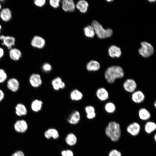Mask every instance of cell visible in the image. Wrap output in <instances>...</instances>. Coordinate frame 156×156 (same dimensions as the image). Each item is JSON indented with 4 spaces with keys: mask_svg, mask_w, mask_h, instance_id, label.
<instances>
[{
    "mask_svg": "<svg viewBox=\"0 0 156 156\" xmlns=\"http://www.w3.org/2000/svg\"><path fill=\"white\" fill-rule=\"evenodd\" d=\"M51 84L53 89L55 90L63 89L65 87V83L59 77H56L53 79L52 81Z\"/></svg>",
    "mask_w": 156,
    "mask_h": 156,
    "instance_id": "5bb4252c",
    "label": "cell"
},
{
    "mask_svg": "<svg viewBox=\"0 0 156 156\" xmlns=\"http://www.w3.org/2000/svg\"><path fill=\"white\" fill-rule=\"evenodd\" d=\"M101 65L97 61L95 60H91L87 64L86 68L89 71H96L100 68Z\"/></svg>",
    "mask_w": 156,
    "mask_h": 156,
    "instance_id": "2e32d148",
    "label": "cell"
},
{
    "mask_svg": "<svg viewBox=\"0 0 156 156\" xmlns=\"http://www.w3.org/2000/svg\"><path fill=\"white\" fill-rule=\"evenodd\" d=\"M80 119V115L79 112L78 111L75 110L69 116L67 120L70 124L75 125L79 122Z\"/></svg>",
    "mask_w": 156,
    "mask_h": 156,
    "instance_id": "e0dca14e",
    "label": "cell"
},
{
    "mask_svg": "<svg viewBox=\"0 0 156 156\" xmlns=\"http://www.w3.org/2000/svg\"><path fill=\"white\" fill-rule=\"evenodd\" d=\"M63 10L66 12H73L75 8V5L73 0H63L62 2Z\"/></svg>",
    "mask_w": 156,
    "mask_h": 156,
    "instance_id": "30bf717a",
    "label": "cell"
},
{
    "mask_svg": "<svg viewBox=\"0 0 156 156\" xmlns=\"http://www.w3.org/2000/svg\"><path fill=\"white\" fill-rule=\"evenodd\" d=\"M1 4L0 3V10L1 9Z\"/></svg>",
    "mask_w": 156,
    "mask_h": 156,
    "instance_id": "bcb514c9",
    "label": "cell"
},
{
    "mask_svg": "<svg viewBox=\"0 0 156 156\" xmlns=\"http://www.w3.org/2000/svg\"><path fill=\"white\" fill-rule=\"evenodd\" d=\"M14 128L17 133H25L28 128V125L27 121L24 119L16 120L14 124Z\"/></svg>",
    "mask_w": 156,
    "mask_h": 156,
    "instance_id": "8992f818",
    "label": "cell"
},
{
    "mask_svg": "<svg viewBox=\"0 0 156 156\" xmlns=\"http://www.w3.org/2000/svg\"><path fill=\"white\" fill-rule=\"evenodd\" d=\"M70 96L71 99L73 101H78L82 99L83 94L80 91L75 89L71 92Z\"/></svg>",
    "mask_w": 156,
    "mask_h": 156,
    "instance_id": "484cf974",
    "label": "cell"
},
{
    "mask_svg": "<svg viewBox=\"0 0 156 156\" xmlns=\"http://www.w3.org/2000/svg\"><path fill=\"white\" fill-rule=\"evenodd\" d=\"M154 107L156 108V101H155L154 102Z\"/></svg>",
    "mask_w": 156,
    "mask_h": 156,
    "instance_id": "7bdbcfd3",
    "label": "cell"
},
{
    "mask_svg": "<svg viewBox=\"0 0 156 156\" xmlns=\"http://www.w3.org/2000/svg\"><path fill=\"white\" fill-rule=\"evenodd\" d=\"M108 53L109 56L112 58H119L122 55L120 48L115 45H112L109 48Z\"/></svg>",
    "mask_w": 156,
    "mask_h": 156,
    "instance_id": "8fae6325",
    "label": "cell"
},
{
    "mask_svg": "<svg viewBox=\"0 0 156 156\" xmlns=\"http://www.w3.org/2000/svg\"><path fill=\"white\" fill-rule=\"evenodd\" d=\"M0 17L3 21L8 22L12 17V13L11 10L8 8L2 9L0 12Z\"/></svg>",
    "mask_w": 156,
    "mask_h": 156,
    "instance_id": "9a60e30c",
    "label": "cell"
},
{
    "mask_svg": "<svg viewBox=\"0 0 156 156\" xmlns=\"http://www.w3.org/2000/svg\"><path fill=\"white\" fill-rule=\"evenodd\" d=\"M5 36L4 35H1L0 36V40H3V39L4 37Z\"/></svg>",
    "mask_w": 156,
    "mask_h": 156,
    "instance_id": "60d3db41",
    "label": "cell"
},
{
    "mask_svg": "<svg viewBox=\"0 0 156 156\" xmlns=\"http://www.w3.org/2000/svg\"><path fill=\"white\" fill-rule=\"evenodd\" d=\"M46 3L45 0H35L34 1V4L36 6L41 7L44 5Z\"/></svg>",
    "mask_w": 156,
    "mask_h": 156,
    "instance_id": "e575fe53",
    "label": "cell"
},
{
    "mask_svg": "<svg viewBox=\"0 0 156 156\" xmlns=\"http://www.w3.org/2000/svg\"><path fill=\"white\" fill-rule=\"evenodd\" d=\"M7 77V74L5 71L2 69H0V83L4 81Z\"/></svg>",
    "mask_w": 156,
    "mask_h": 156,
    "instance_id": "1f68e13d",
    "label": "cell"
},
{
    "mask_svg": "<svg viewBox=\"0 0 156 156\" xmlns=\"http://www.w3.org/2000/svg\"><path fill=\"white\" fill-rule=\"evenodd\" d=\"M131 98L132 101L136 104H140L144 101L145 95L143 92L140 90H136L131 93Z\"/></svg>",
    "mask_w": 156,
    "mask_h": 156,
    "instance_id": "52a82bcc",
    "label": "cell"
},
{
    "mask_svg": "<svg viewBox=\"0 0 156 156\" xmlns=\"http://www.w3.org/2000/svg\"><path fill=\"white\" fill-rule=\"evenodd\" d=\"M15 113L17 115L19 116H25L27 113V109L24 105L19 103L16 106Z\"/></svg>",
    "mask_w": 156,
    "mask_h": 156,
    "instance_id": "cb8c5ba5",
    "label": "cell"
},
{
    "mask_svg": "<svg viewBox=\"0 0 156 156\" xmlns=\"http://www.w3.org/2000/svg\"><path fill=\"white\" fill-rule=\"evenodd\" d=\"M125 73L124 69L118 65H112L108 67L105 70L104 77L109 83L113 84L116 80L123 78Z\"/></svg>",
    "mask_w": 156,
    "mask_h": 156,
    "instance_id": "6da1fadb",
    "label": "cell"
},
{
    "mask_svg": "<svg viewBox=\"0 0 156 156\" xmlns=\"http://www.w3.org/2000/svg\"><path fill=\"white\" fill-rule=\"evenodd\" d=\"M140 129V125L136 122L129 125L127 128V132L133 136L137 135L139 133Z\"/></svg>",
    "mask_w": 156,
    "mask_h": 156,
    "instance_id": "4fadbf2b",
    "label": "cell"
},
{
    "mask_svg": "<svg viewBox=\"0 0 156 156\" xmlns=\"http://www.w3.org/2000/svg\"><path fill=\"white\" fill-rule=\"evenodd\" d=\"M29 82L33 87L37 88L42 84V80L40 76L38 74H33L29 78Z\"/></svg>",
    "mask_w": 156,
    "mask_h": 156,
    "instance_id": "7c38bea8",
    "label": "cell"
},
{
    "mask_svg": "<svg viewBox=\"0 0 156 156\" xmlns=\"http://www.w3.org/2000/svg\"><path fill=\"white\" fill-rule=\"evenodd\" d=\"M42 69L45 71L49 72L51 70L52 67L50 64L46 63L44 64L43 65Z\"/></svg>",
    "mask_w": 156,
    "mask_h": 156,
    "instance_id": "8d00e7d4",
    "label": "cell"
},
{
    "mask_svg": "<svg viewBox=\"0 0 156 156\" xmlns=\"http://www.w3.org/2000/svg\"><path fill=\"white\" fill-rule=\"evenodd\" d=\"M4 51L3 49L0 47V58H2L4 54Z\"/></svg>",
    "mask_w": 156,
    "mask_h": 156,
    "instance_id": "ab89813d",
    "label": "cell"
},
{
    "mask_svg": "<svg viewBox=\"0 0 156 156\" xmlns=\"http://www.w3.org/2000/svg\"><path fill=\"white\" fill-rule=\"evenodd\" d=\"M2 28V27H1V25L0 24V32H1V29Z\"/></svg>",
    "mask_w": 156,
    "mask_h": 156,
    "instance_id": "ee69618b",
    "label": "cell"
},
{
    "mask_svg": "<svg viewBox=\"0 0 156 156\" xmlns=\"http://www.w3.org/2000/svg\"><path fill=\"white\" fill-rule=\"evenodd\" d=\"M60 1V0H50L49 3L52 7L56 8L59 6Z\"/></svg>",
    "mask_w": 156,
    "mask_h": 156,
    "instance_id": "d6a6232c",
    "label": "cell"
},
{
    "mask_svg": "<svg viewBox=\"0 0 156 156\" xmlns=\"http://www.w3.org/2000/svg\"><path fill=\"white\" fill-rule=\"evenodd\" d=\"M43 104L42 101L37 99L34 100L31 103V107L34 112H37L40 111Z\"/></svg>",
    "mask_w": 156,
    "mask_h": 156,
    "instance_id": "4316f807",
    "label": "cell"
},
{
    "mask_svg": "<svg viewBox=\"0 0 156 156\" xmlns=\"http://www.w3.org/2000/svg\"><path fill=\"white\" fill-rule=\"evenodd\" d=\"M31 44L33 47L41 49L43 48L45 44V41L41 37L36 36L32 39Z\"/></svg>",
    "mask_w": 156,
    "mask_h": 156,
    "instance_id": "9c48e42d",
    "label": "cell"
},
{
    "mask_svg": "<svg viewBox=\"0 0 156 156\" xmlns=\"http://www.w3.org/2000/svg\"><path fill=\"white\" fill-rule=\"evenodd\" d=\"M95 34L100 39H105L111 37L113 34L112 29L109 28L104 29L102 25L96 20H93L91 23Z\"/></svg>",
    "mask_w": 156,
    "mask_h": 156,
    "instance_id": "3957f363",
    "label": "cell"
},
{
    "mask_svg": "<svg viewBox=\"0 0 156 156\" xmlns=\"http://www.w3.org/2000/svg\"><path fill=\"white\" fill-rule=\"evenodd\" d=\"M156 129L155 123L152 121L147 122L145 125V130L146 133H150Z\"/></svg>",
    "mask_w": 156,
    "mask_h": 156,
    "instance_id": "4dcf8cb0",
    "label": "cell"
},
{
    "mask_svg": "<svg viewBox=\"0 0 156 156\" xmlns=\"http://www.w3.org/2000/svg\"><path fill=\"white\" fill-rule=\"evenodd\" d=\"M154 139L155 140V141L156 140V135H155L154 136Z\"/></svg>",
    "mask_w": 156,
    "mask_h": 156,
    "instance_id": "f6af8a7d",
    "label": "cell"
},
{
    "mask_svg": "<svg viewBox=\"0 0 156 156\" xmlns=\"http://www.w3.org/2000/svg\"><path fill=\"white\" fill-rule=\"evenodd\" d=\"M61 154L62 156H74L73 152L70 150H63Z\"/></svg>",
    "mask_w": 156,
    "mask_h": 156,
    "instance_id": "836d02e7",
    "label": "cell"
},
{
    "mask_svg": "<svg viewBox=\"0 0 156 156\" xmlns=\"http://www.w3.org/2000/svg\"><path fill=\"white\" fill-rule=\"evenodd\" d=\"M138 114L140 118L143 120H148L151 116L150 112L144 107L140 108L138 111Z\"/></svg>",
    "mask_w": 156,
    "mask_h": 156,
    "instance_id": "44dd1931",
    "label": "cell"
},
{
    "mask_svg": "<svg viewBox=\"0 0 156 156\" xmlns=\"http://www.w3.org/2000/svg\"><path fill=\"white\" fill-rule=\"evenodd\" d=\"M104 109L107 113L112 114L115 111L116 107L115 105L113 103L109 102L105 104L104 106Z\"/></svg>",
    "mask_w": 156,
    "mask_h": 156,
    "instance_id": "f546056e",
    "label": "cell"
},
{
    "mask_svg": "<svg viewBox=\"0 0 156 156\" xmlns=\"http://www.w3.org/2000/svg\"><path fill=\"white\" fill-rule=\"evenodd\" d=\"M109 156H121V154L120 152L118 150L114 149L110 152Z\"/></svg>",
    "mask_w": 156,
    "mask_h": 156,
    "instance_id": "d590c367",
    "label": "cell"
},
{
    "mask_svg": "<svg viewBox=\"0 0 156 156\" xmlns=\"http://www.w3.org/2000/svg\"><path fill=\"white\" fill-rule=\"evenodd\" d=\"M9 55L10 58L14 61L19 60L22 56V53L16 48H12L10 50Z\"/></svg>",
    "mask_w": 156,
    "mask_h": 156,
    "instance_id": "d6986e66",
    "label": "cell"
},
{
    "mask_svg": "<svg viewBox=\"0 0 156 156\" xmlns=\"http://www.w3.org/2000/svg\"><path fill=\"white\" fill-rule=\"evenodd\" d=\"M105 132L107 135L112 141H117L121 136L120 124L114 121L109 122L106 127Z\"/></svg>",
    "mask_w": 156,
    "mask_h": 156,
    "instance_id": "7a4b0ae2",
    "label": "cell"
},
{
    "mask_svg": "<svg viewBox=\"0 0 156 156\" xmlns=\"http://www.w3.org/2000/svg\"><path fill=\"white\" fill-rule=\"evenodd\" d=\"M141 47L139 49L140 55L143 57L147 58L152 55L154 52V49L151 44L146 41L141 43Z\"/></svg>",
    "mask_w": 156,
    "mask_h": 156,
    "instance_id": "277c9868",
    "label": "cell"
},
{
    "mask_svg": "<svg viewBox=\"0 0 156 156\" xmlns=\"http://www.w3.org/2000/svg\"><path fill=\"white\" fill-rule=\"evenodd\" d=\"M96 95L97 98L102 101H107L109 97V94L108 90L103 87H100L97 89Z\"/></svg>",
    "mask_w": 156,
    "mask_h": 156,
    "instance_id": "ba28073f",
    "label": "cell"
},
{
    "mask_svg": "<svg viewBox=\"0 0 156 156\" xmlns=\"http://www.w3.org/2000/svg\"><path fill=\"white\" fill-rule=\"evenodd\" d=\"M107 1L108 2H110L112 1V0H107Z\"/></svg>",
    "mask_w": 156,
    "mask_h": 156,
    "instance_id": "7dc6e473",
    "label": "cell"
},
{
    "mask_svg": "<svg viewBox=\"0 0 156 156\" xmlns=\"http://www.w3.org/2000/svg\"><path fill=\"white\" fill-rule=\"evenodd\" d=\"M85 110L88 119H92L96 117L95 109L93 106L90 105L87 106L85 107Z\"/></svg>",
    "mask_w": 156,
    "mask_h": 156,
    "instance_id": "d4e9b609",
    "label": "cell"
},
{
    "mask_svg": "<svg viewBox=\"0 0 156 156\" xmlns=\"http://www.w3.org/2000/svg\"><path fill=\"white\" fill-rule=\"evenodd\" d=\"M89 4L88 2L84 0H81L77 3L75 7L82 13L86 12L88 10Z\"/></svg>",
    "mask_w": 156,
    "mask_h": 156,
    "instance_id": "603a6c76",
    "label": "cell"
},
{
    "mask_svg": "<svg viewBox=\"0 0 156 156\" xmlns=\"http://www.w3.org/2000/svg\"><path fill=\"white\" fill-rule=\"evenodd\" d=\"M148 1H149L150 2H153L155 1V0H148Z\"/></svg>",
    "mask_w": 156,
    "mask_h": 156,
    "instance_id": "b9f144b4",
    "label": "cell"
},
{
    "mask_svg": "<svg viewBox=\"0 0 156 156\" xmlns=\"http://www.w3.org/2000/svg\"><path fill=\"white\" fill-rule=\"evenodd\" d=\"M77 138L75 135L73 133L68 134L66 138L65 141L66 143L70 146H73L76 143Z\"/></svg>",
    "mask_w": 156,
    "mask_h": 156,
    "instance_id": "83f0119b",
    "label": "cell"
},
{
    "mask_svg": "<svg viewBox=\"0 0 156 156\" xmlns=\"http://www.w3.org/2000/svg\"><path fill=\"white\" fill-rule=\"evenodd\" d=\"M2 44L6 46L9 50L12 48V47L15 44V39L13 36H5L2 40Z\"/></svg>",
    "mask_w": 156,
    "mask_h": 156,
    "instance_id": "ffe728a7",
    "label": "cell"
},
{
    "mask_svg": "<svg viewBox=\"0 0 156 156\" xmlns=\"http://www.w3.org/2000/svg\"><path fill=\"white\" fill-rule=\"evenodd\" d=\"M4 94L3 91L0 89V101H2L4 97Z\"/></svg>",
    "mask_w": 156,
    "mask_h": 156,
    "instance_id": "f35d334b",
    "label": "cell"
},
{
    "mask_svg": "<svg viewBox=\"0 0 156 156\" xmlns=\"http://www.w3.org/2000/svg\"><path fill=\"white\" fill-rule=\"evenodd\" d=\"M44 136L47 139H49L52 138L54 139H57L59 137V133L54 128H50L46 131L44 133Z\"/></svg>",
    "mask_w": 156,
    "mask_h": 156,
    "instance_id": "7402d4cb",
    "label": "cell"
},
{
    "mask_svg": "<svg viewBox=\"0 0 156 156\" xmlns=\"http://www.w3.org/2000/svg\"><path fill=\"white\" fill-rule=\"evenodd\" d=\"M123 88L126 92L132 93L136 90L137 84L136 81L132 78H128L123 82Z\"/></svg>",
    "mask_w": 156,
    "mask_h": 156,
    "instance_id": "5b68a950",
    "label": "cell"
},
{
    "mask_svg": "<svg viewBox=\"0 0 156 156\" xmlns=\"http://www.w3.org/2000/svg\"><path fill=\"white\" fill-rule=\"evenodd\" d=\"M7 86L8 88L10 90L15 92L18 90L19 87V83L17 79L12 78L8 81Z\"/></svg>",
    "mask_w": 156,
    "mask_h": 156,
    "instance_id": "ac0fdd59",
    "label": "cell"
},
{
    "mask_svg": "<svg viewBox=\"0 0 156 156\" xmlns=\"http://www.w3.org/2000/svg\"><path fill=\"white\" fill-rule=\"evenodd\" d=\"M11 156H25L23 152L21 150H18L13 153Z\"/></svg>",
    "mask_w": 156,
    "mask_h": 156,
    "instance_id": "74e56055",
    "label": "cell"
},
{
    "mask_svg": "<svg viewBox=\"0 0 156 156\" xmlns=\"http://www.w3.org/2000/svg\"><path fill=\"white\" fill-rule=\"evenodd\" d=\"M84 34L86 37L93 38L95 35L94 29L91 25H88L83 29Z\"/></svg>",
    "mask_w": 156,
    "mask_h": 156,
    "instance_id": "f1b7e54d",
    "label": "cell"
}]
</instances>
